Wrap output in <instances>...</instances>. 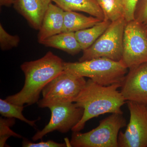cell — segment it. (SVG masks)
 <instances>
[{
    "label": "cell",
    "instance_id": "obj_6",
    "mask_svg": "<svg viewBox=\"0 0 147 147\" xmlns=\"http://www.w3.org/2000/svg\"><path fill=\"white\" fill-rule=\"evenodd\" d=\"M127 21L124 17L112 22L105 32L89 47L83 51L79 62L98 58L120 61L122 57L124 32Z\"/></svg>",
    "mask_w": 147,
    "mask_h": 147
},
{
    "label": "cell",
    "instance_id": "obj_11",
    "mask_svg": "<svg viewBox=\"0 0 147 147\" xmlns=\"http://www.w3.org/2000/svg\"><path fill=\"white\" fill-rule=\"evenodd\" d=\"M52 1V0H15L13 6L32 28L38 30Z\"/></svg>",
    "mask_w": 147,
    "mask_h": 147
},
{
    "label": "cell",
    "instance_id": "obj_24",
    "mask_svg": "<svg viewBox=\"0 0 147 147\" xmlns=\"http://www.w3.org/2000/svg\"><path fill=\"white\" fill-rule=\"evenodd\" d=\"M15 0H0L1 6L10 7L13 5Z\"/></svg>",
    "mask_w": 147,
    "mask_h": 147
},
{
    "label": "cell",
    "instance_id": "obj_12",
    "mask_svg": "<svg viewBox=\"0 0 147 147\" xmlns=\"http://www.w3.org/2000/svg\"><path fill=\"white\" fill-rule=\"evenodd\" d=\"M64 16V11L57 5L51 3L38 30L37 39L39 43L50 37L62 32Z\"/></svg>",
    "mask_w": 147,
    "mask_h": 147
},
{
    "label": "cell",
    "instance_id": "obj_10",
    "mask_svg": "<svg viewBox=\"0 0 147 147\" xmlns=\"http://www.w3.org/2000/svg\"><path fill=\"white\" fill-rule=\"evenodd\" d=\"M120 92L126 101L147 105V63L129 69Z\"/></svg>",
    "mask_w": 147,
    "mask_h": 147
},
{
    "label": "cell",
    "instance_id": "obj_21",
    "mask_svg": "<svg viewBox=\"0 0 147 147\" xmlns=\"http://www.w3.org/2000/svg\"><path fill=\"white\" fill-rule=\"evenodd\" d=\"M134 17L147 30V0H138L135 7Z\"/></svg>",
    "mask_w": 147,
    "mask_h": 147
},
{
    "label": "cell",
    "instance_id": "obj_23",
    "mask_svg": "<svg viewBox=\"0 0 147 147\" xmlns=\"http://www.w3.org/2000/svg\"><path fill=\"white\" fill-rule=\"evenodd\" d=\"M138 0H124V18L127 22L134 20L135 7Z\"/></svg>",
    "mask_w": 147,
    "mask_h": 147
},
{
    "label": "cell",
    "instance_id": "obj_5",
    "mask_svg": "<svg viewBox=\"0 0 147 147\" xmlns=\"http://www.w3.org/2000/svg\"><path fill=\"white\" fill-rule=\"evenodd\" d=\"M87 81L84 77L63 70L50 81L42 90V98L38 100L40 108L66 102H74Z\"/></svg>",
    "mask_w": 147,
    "mask_h": 147
},
{
    "label": "cell",
    "instance_id": "obj_15",
    "mask_svg": "<svg viewBox=\"0 0 147 147\" xmlns=\"http://www.w3.org/2000/svg\"><path fill=\"white\" fill-rule=\"evenodd\" d=\"M102 21L94 16H87L74 11H64L62 32H76L94 26Z\"/></svg>",
    "mask_w": 147,
    "mask_h": 147
},
{
    "label": "cell",
    "instance_id": "obj_7",
    "mask_svg": "<svg viewBox=\"0 0 147 147\" xmlns=\"http://www.w3.org/2000/svg\"><path fill=\"white\" fill-rule=\"evenodd\" d=\"M121 61L128 69L147 63V30L135 19L125 25Z\"/></svg>",
    "mask_w": 147,
    "mask_h": 147
},
{
    "label": "cell",
    "instance_id": "obj_14",
    "mask_svg": "<svg viewBox=\"0 0 147 147\" xmlns=\"http://www.w3.org/2000/svg\"><path fill=\"white\" fill-rule=\"evenodd\" d=\"M64 11H82L104 20L102 9L96 0H52Z\"/></svg>",
    "mask_w": 147,
    "mask_h": 147
},
{
    "label": "cell",
    "instance_id": "obj_8",
    "mask_svg": "<svg viewBox=\"0 0 147 147\" xmlns=\"http://www.w3.org/2000/svg\"><path fill=\"white\" fill-rule=\"evenodd\" d=\"M130 119L124 132L120 131L119 147H147L146 105L127 101Z\"/></svg>",
    "mask_w": 147,
    "mask_h": 147
},
{
    "label": "cell",
    "instance_id": "obj_1",
    "mask_svg": "<svg viewBox=\"0 0 147 147\" xmlns=\"http://www.w3.org/2000/svg\"><path fill=\"white\" fill-rule=\"evenodd\" d=\"M64 63L60 57L51 51L38 59L24 63L21 66L25 76L24 87L20 92L7 96L5 100L21 106L36 103L45 86L63 71Z\"/></svg>",
    "mask_w": 147,
    "mask_h": 147
},
{
    "label": "cell",
    "instance_id": "obj_22",
    "mask_svg": "<svg viewBox=\"0 0 147 147\" xmlns=\"http://www.w3.org/2000/svg\"><path fill=\"white\" fill-rule=\"evenodd\" d=\"M66 146L65 144H60L52 140L33 143L26 139H24L22 143V146L24 147H65Z\"/></svg>",
    "mask_w": 147,
    "mask_h": 147
},
{
    "label": "cell",
    "instance_id": "obj_4",
    "mask_svg": "<svg viewBox=\"0 0 147 147\" xmlns=\"http://www.w3.org/2000/svg\"><path fill=\"white\" fill-rule=\"evenodd\" d=\"M127 121L123 114L113 113L100 121L96 128L86 133L73 132L70 145L74 147H119L120 130Z\"/></svg>",
    "mask_w": 147,
    "mask_h": 147
},
{
    "label": "cell",
    "instance_id": "obj_3",
    "mask_svg": "<svg viewBox=\"0 0 147 147\" xmlns=\"http://www.w3.org/2000/svg\"><path fill=\"white\" fill-rule=\"evenodd\" d=\"M128 69L121 61L98 58L77 62H65L64 70L81 76L87 77L103 86L122 84Z\"/></svg>",
    "mask_w": 147,
    "mask_h": 147
},
{
    "label": "cell",
    "instance_id": "obj_20",
    "mask_svg": "<svg viewBox=\"0 0 147 147\" xmlns=\"http://www.w3.org/2000/svg\"><path fill=\"white\" fill-rule=\"evenodd\" d=\"M20 38L17 35H12L5 30L1 24H0V47L3 51L9 50L19 45Z\"/></svg>",
    "mask_w": 147,
    "mask_h": 147
},
{
    "label": "cell",
    "instance_id": "obj_2",
    "mask_svg": "<svg viewBox=\"0 0 147 147\" xmlns=\"http://www.w3.org/2000/svg\"><path fill=\"white\" fill-rule=\"evenodd\" d=\"M121 84L103 86L92 79L87 81L86 85L74 102L84 109L82 119L75 125L73 132L80 131L84 128L86 123L93 118L106 113L123 114L121 107L126 100L119 91Z\"/></svg>",
    "mask_w": 147,
    "mask_h": 147
},
{
    "label": "cell",
    "instance_id": "obj_9",
    "mask_svg": "<svg viewBox=\"0 0 147 147\" xmlns=\"http://www.w3.org/2000/svg\"><path fill=\"white\" fill-rule=\"evenodd\" d=\"M51 112L49 123L32 137L34 142L42 139L46 134L54 131L66 133L76 125L82 119L84 109L74 102L58 103L48 108Z\"/></svg>",
    "mask_w": 147,
    "mask_h": 147
},
{
    "label": "cell",
    "instance_id": "obj_13",
    "mask_svg": "<svg viewBox=\"0 0 147 147\" xmlns=\"http://www.w3.org/2000/svg\"><path fill=\"white\" fill-rule=\"evenodd\" d=\"M40 44L75 55L82 50L75 36V32H61L48 38Z\"/></svg>",
    "mask_w": 147,
    "mask_h": 147
},
{
    "label": "cell",
    "instance_id": "obj_19",
    "mask_svg": "<svg viewBox=\"0 0 147 147\" xmlns=\"http://www.w3.org/2000/svg\"><path fill=\"white\" fill-rule=\"evenodd\" d=\"M15 123V118H7L0 119V147H5L7 140L10 137L21 138L22 137L20 134L12 131L10 127L13 126Z\"/></svg>",
    "mask_w": 147,
    "mask_h": 147
},
{
    "label": "cell",
    "instance_id": "obj_17",
    "mask_svg": "<svg viewBox=\"0 0 147 147\" xmlns=\"http://www.w3.org/2000/svg\"><path fill=\"white\" fill-rule=\"evenodd\" d=\"M102 9L104 20L113 22L124 17V0H96Z\"/></svg>",
    "mask_w": 147,
    "mask_h": 147
},
{
    "label": "cell",
    "instance_id": "obj_25",
    "mask_svg": "<svg viewBox=\"0 0 147 147\" xmlns=\"http://www.w3.org/2000/svg\"><path fill=\"white\" fill-rule=\"evenodd\" d=\"M146 107H147V105H146Z\"/></svg>",
    "mask_w": 147,
    "mask_h": 147
},
{
    "label": "cell",
    "instance_id": "obj_18",
    "mask_svg": "<svg viewBox=\"0 0 147 147\" xmlns=\"http://www.w3.org/2000/svg\"><path fill=\"white\" fill-rule=\"evenodd\" d=\"M24 108V106L11 103L5 99H0V114L2 116L6 118L18 119L30 126H35V122L37 120L30 121L26 118L22 113Z\"/></svg>",
    "mask_w": 147,
    "mask_h": 147
},
{
    "label": "cell",
    "instance_id": "obj_16",
    "mask_svg": "<svg viewBox=\"0 0 147 147\" xmlns=\"http://www.w3.org/2000/svg\"><path fill=\"white\" fill-rule=\"evenodd\" d=\"M111 22L101 21L93 26L75 32V36L82 50L88 48L105 32Z\"/></svg>",
    "mask_w": 147,
    "mask_h": 147
}]
</instances>
